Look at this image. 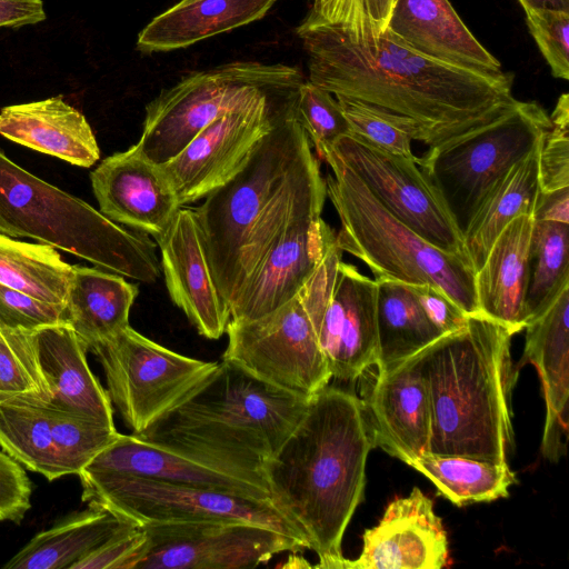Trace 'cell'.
Returning a JSON list of instances; mask_svg holds the SVG:
<instances>
[{
  "label": "cell",
  "instance_id": "cell-17",
  "mask_svg": "<svg viewBox=\"0 0 569 569\" xmlns=\"http://www.w3.org/2000/svg\"><path fill=\"white\" fill-rule=\"evenodd\" d=\"M90 180L103 216L156 240L181 208L161 167L141 156L134 146L103 159Z\"/></svg>",
  "mask_w": 569,
  "mask_h": 569
},
{
  "label": "cell",
  "instance_id": "cell-24",
  "mask_svg": "<svg viewBox=\"0 0 569 569\" xmlns=\"http://www.w3.org/2000/svg\"><path fill=\"white\" fill-rule=\"evenodd\" d=\"M83 468L127 473L217 491L271 500L268 483L226 471L172 450L119 433Z\"/></svg>",
  "mask_w": 569,
  "mask_h": 569
},
{
  "label": "cell",
  "instance_id": "cell-39",
  "mask_svg": "<svg viewBox=\"0 0 569 569\" xmlns=\"http://www.w3.org/2000/svg\"><path fill=\"white\" fill-rule=\"evenodd\" d=\"M397 0H315L306 18L332 26L351 37H379Z\"/></svg>",
  "mask_w": 569,
  "mask_h": 569
},
{
  "label": "cell",
  "instance_id": "cell-29",
  "mask_svg": "<svg viewBox=\"0 0 569 569\" xmlns=\"http://www.w3.org/2000/svg\"><path fill=\"white\" fill-rule=\"evenodd\" d=\"M138 286L118 273L72 266L64 303L66 322L88 351L112 338L129 325Z\"/></svg>",
  "mask_w": 569,
  "mask_h": 569
},
{
  "label": "cell",
  "instance_id": "cell-22",
  "mask_svg": "<svg viewBox=\"0 0 569 569\" xmlns=\"http://www.w3.org/2000/svg\"><path fill=\"white\" fill-rule=\"evenodd\" d=\"M365 406L375 447L407 465L429 452L431 413L419 352L378 372Z\"/></svg>",
  "mask_w": 569,
  "mask_h": 569
},
{
  "label": "cell",
  "instance_id": "cell-36",
  "mask_svg": "<svg viewBox=\"0 0 569 569\" xmlns=\"http://www.w3.org/2000/svg\"><path fill=\"white\" fill-rule=\"evenodd\" d=\"M569 223L535 220L529 253L526 325L569 286Z\"/></svg>",
  "mask_w": 569,
  "mask_h": 569
},
{
  "label": "cell",
  "instance_id": "cell-18",
  "mask_svg": "<svg viewBox=\"0 0 569 569\" xmlns=\"http://www.w3.org/2000/svg\"><path fill=\"white\" fill-rule=\"evenodd\" d=\"M448 537L433 502L415 487L392 500L377 526L362 536V549L346 569H440L449 563Z\"/></svg>",
  "mask_w": 569,
  "mask_h": 569
},
{
  "label": "cell",
  "instance_id": "cell-47",
  "mask_svg": "<svg viewBox=\"0 0 569 569\" xmlns=\"http://www.w3.org/2000/svg\"><path fill=\"white\" fill-rule=\"evenodd\" d=\"M410 286L428 319L443 333L461 329L469 316L443 291L431 284Z\"/></svg>",
  "mask_w": 569,
  "mask_h": 569
},
{
  "label": "cell",
  "instance_id": "cell-20",
  "mask_svg": "<svg viewBox=\"0 0 569 569\" xmlns=\"http://www.w3.org/2000/svg\"><path fill=\"white\" fill-rule=\"evenodd\" d=\"M335 242L321 216L290 222L230 307V320L256 319L289 301Z\"/></svg>",
  "mask_w": 569,
  "mask_h": 569
},
{
  "label": "cell",
  "instance_id": "cell-13",
  "mask_svg": "<svg viewBox=\"0 0 569 569\" xmlns=\"http://www.w3.org/2000/svg\"><path fill=\"white\" fill-rule=\"evenodd\" d=\"M326 148L337 154L398 220L432 246L468 258L462 234L440 193L418 166V158L388 152L350 132Z\"/></svg>",
  "mask_w": 569,
  "mask_h": 569
},
{
  "label": "cell",
  "instance_id": "cell-44",
  "mask_svg": "<svg viewBox=\"0 0 569 569\" xmlns=\"http://www.w3.org/2000/svg\"><path fill=\"white\" fill-rule=\"evenodd\" d=\"M146 542L142 527L130 526L74 563L72 569H134Z\"/></svg>",
  "mask_w": 569,
  "mask_h": 569
},
{
  "label": "cell",
  "instance_id": "cell-49",
  "mask_svg": "<svg viewBox=\"0 0 569 569\" xmlns=\"http://www.w3.org/2000/svg\"><path fill=\"white\" fill-rule=\"evenodd\" d=\"M533 219L569 223V187L551 192L539 190Z\"/></svg>",
  "mask_w": 569,
  "mask_h": 569
},
{
  "label": "cell",
  "instance_id": "cell-14",
  "mask_svg": "<svg viewBox=\"0 0 569 569\" xmlns=\"http://www.w3.org/2000/svg\"><path fill=\"white\" fill-rule=\"evenodd\" d=\"M147 535L134 569L253 568L284 551L305 549L299 540L247 522H158Z\"/></svg>",
  "mask_w": 569,
  "mask_h": 569
},
{
  "label": "cell",
  "instance_id": "cell-48",
  "mask_svg": "<svg viewBox=\"0 0 569 569\" xmlns=\"http://www.w3.org/2000/svg\"><path fill=\"white\" fill-rule=\"evenodd\" d=\"M44 19L41 0H0V29L34 24Z\"/></svg>",
  "mask_w": 569,
  "mask_h": 569
},
{
  "label": "cell",
  "instance_id": "cell-26",
  "mask_svg": "<svg viewBox=\"0 0 569 569\" xmlns=\"http://www.w3.org/2000/svg\"><path fill=\"white\" fill-rule=\"evenodd\" d=\"M533 216L511 220L493 241L475 272L480 313L515 335L526 327L525 302Z\"/></svg>",
  "mask_w": 569,
  "mask_h": 569
},
{
  "label": "cell",
  "instance_id": "cell-12",
  "mask_svg": "<svg viewBox=\"0 0 569 569\" xmlns=\"http://www.w3.org/2000/svg\"><path fill=\"white\" fill-rule=\"evenodd\" d=\"M226 332L221 359L273 387L309 398L332 377L298 295L256 319L230 320Z\"/></svg>",
  "mask_w": 569,
  "mask_h": 569
},
{
  "label": "cell",
  "instance_id": "cell-21",
  "mask_svg": "<svg viewBox=\"0 0 569 569\" xmlns=\"http://www.w3.org/2000/svg\"><path fill=\"white\" fill-rule=\"evenodd\" d=\"M377 281L342 260L318 339L331 376L356 380L377 359Z\"/></svg>",
  "mask_w": 569,
  "mask_h": 569
},
{
  "label": "cell",
  "instance_id": "cell-35",
  "mask_svg": "<svg viewBox=\"0 0 569 569\" xmlns=\"http://www.w3.org/2000/svg\"><path fill=\"white\" fill-rule=\"evenodd\" d=\"M71 274L72 266L53 247L0 233V283L64 306Z\"/></svg>",
  "mask_w": 569,
  "mask_h": 569
},
{
  "label": "cell",
  "instance_id": "cell-5",
  "mask_svg": "<svg viewBox=\"0 0 569 569\" xmlns=\"http://www.w3.org/2000/svg\"><path fill=\"white\" fill-rule=\"evenodd\" d=\"M309 398L273 387L221 359L177 407L134 436L212 467L266 481L264 463L293 431Z\"/></svg>",
  "mask_w": 569,
  "mask_h": 569
},
{
  "label": "cell",
  "instance_id": "cell-45",
  "mask_svg": "<svg viewBox=\"0 0 569 569\" xmlns=\"http://www.w3.org/2000/svg\"><path fill=\"white\" fill-rule=\"evenodd\" d=\"M31 495L24 468L0 450V521L19 523L31 508Z\"/></svg>",
  "mask_w": 569,
  "mask_h": 569
},
{
  "label": "cell",
  "instance_id": "cell-50",
  "mask_svg": "<svg viewBox=\"0 0 569 569\" xmlns=\"http://www.w3.org/2000/svg\"><path fill=\"white\" fill-rule=\"evenodd\" d=\"M525 11L539 8L569 10V0H518Z\"/></svg>",
  "mask_w": 569,
  "mask_h": 569
},
{
  "label": "cell",
  "instance_id": "cell-3",
  "mask_svg": "<svg viewBox=\"0 0 569 569\" xmlns=\"http://www.w3.org/2000/svg\"><path fill=\"white\" fill-rule=\"evenodd\" d=\"M373 447L365 402L326 386L308 399L298 425L262 468L273 505L318 555L316 568L346 569L342 538L362 500Z\"/></svg>",
  "mask_w": 569,
  "mask_h": 569
},
{
  "label": "cell",
  "instance_id": "cell-9",
  "mask_svg": "<svg viewBox=\"0 0 569 569\" xmlns=\"http://www.w3.org/2000/svg\"><path fill=\"white\" fill-rule=\"evenodd\" d=\"M550 127L539 103L515 99L493 120L417 159L462 236L495 184L541 146Z\"/></svg>",
  "mask_w": 569,
  "mask_h": 569
},
{
  "label": "cell",
  "instance_id": "cell-31",
  "mask_svg": "<svg viewBox=\"0 0 569 569\" xmlns=\"http://www.w3.org/2000/svg\"><path fill=\"white\" fill-rule=\"evenodd\" d=\"M377 359L385 372L422 351L445 336L427 317L410 286L378 278Z\"/></svg>",
  "mask_w": 569,
  "mask_h": 569
},
{
  "label": "cell",
  "instance_id": "cell-30",
  "mask_svg": "<svg viewBox=\"0 0 569 569\" xmlns=\"http://www.w3.org/2000/svg\"><path fill=\"white\" fill-rule=\"evenodd\" d=\"M130 526L133 523L108 510L88 506L36 533L2 568L72 569L74 563Z\"/></svg>",
  "mask_w": 569,
  "mask_h": 569
},
{
  "label": "cell",
  "instance_id": "cell-8",
  "mask_svg": "<svg viewBox=\"0 0 569 569\" xmlns=\"http://www.w3.org/2000/svg\"><path fill=\"white\" fill-rule=\"evenodd\" d=\"M303 81L299 69L283 63L236 61L194 72L147 104L134 147L163 164L220 116L267 94L295 91Z\"/></svg>",
  "mask_w": 569,
  "mask_h": 569
},
{
  "label": "cell",
  "instance_id": "cell-4",
  "mask_svg": "<svg viewBox=\"0 0 569 569\" xmlns=\"http://www.w3.org/2000/svg\"><path fill=\"white\" fill-rule=\"evenodd\" d=\"M507 328L469 316L419 352L430 413L429 452L505 463L512 446V371Z\"/></svg>",
  "mask_w": 569,
  "mask_h": 569
},
{
  "label": "cell",
  "instance_id": "cell-15",
  "mask_svg": "<svg viewBox=\"0 0 569 569\" xmlns=\"http://www.w3.org/2000/svg\"><path fill=\"white\" fill-rule=\"evenodd\" d=\"M272 96L220 116L179 154L159 164L181 207L204 198L243 166L256 143L273 126L277 111L272 109Z\"/></svg>",
  "mask_w": 569,
  "mask_h": 569
},
{
  "label": "cell",
  "instance_id": "cell-11",
  "mask_svg": "<svg viewBox=\"0 0 569 569\" xmlns=\"http://www.w3.org/2000/svg\"><path fill=\"white\" fill-rule=\"evenodd\" d=\"M90 351L102 366L111 405L132 435L177 407L218 365L174 352L130 326Z\"/></svg>",
  "mask_w": 569,
  "mask_h": 569
},
{
  "label": "cell",
  "instance_id": "cell-6",
  "mask_svg": "<svg viewBox=\"0 0 569 569\" xmlns=\"http://www.w3.org/2000/svg\"><path fill=\"white\" fill-rule=\"evenodd\" d=\"M0 233L27 237L141 282L160 277L156 243L41 180L0 149Z\"/></svg>",
  "mask_w": 569,
  "mask_h": 569
},
{
  "label": "cell",
  "instance_id": "cell-23",
  "mask_svg": "<svg viewBox=\"0 0 569 569\" xmlns=\"http://www.w3.org/2000/svg\"><path fill=\"white\" fill-rule=\"evenodd\" d=\"M385 32L441 63L482 73L502 72L499 60L476 39L449 0H397Z\"/></svg>",
  "mask_w": 569,
  "mask_h": 569
},
{
  "label": "cell",
  "instance_id": "cell-38",
  "mask_svg": "<svg viewBox=\"0 0 569 569\" xmlns=\"http://www.w3.org/2000/svg\"><path fill=\"white\" fill-rule=\"evenodd\" d=\"M290 109L318 154L323 148L350 132L338 99L309 80L303 81L293 93Z\"/></svg>",
  "mask_w": 569,
  "mask_h": 569
},
{
  "label": "cell",
  "instance_id": "cell-42",
  "mask_svg": "<svg viewBox=\"0 0 569 569\" xmlns=\"http://www.w3.org/2000/svg\"><path fill=\"white\" fill-rule=\"evenodd\" d=\"M526 23L555 78L569 80V10L525 11Z\"/></svg>",
  "mask_w": 569,
  "mask_h": 569
},
{
  "label": "cell",
  "instance_id": "cell-2",
  "mask_svg": "<svg viewBox=\"0 0 569 569\" xmlns=\"http://www.w3.org/2000/svg\"><path fill=\"white\" fill-rule=\"evenodd\" d=\"M292 96L237 173L194 208L213 280L229 308L289 223L321 216L325 206L326 180L291 113Z\"/></svg>",
  "mask_w": 569,
  "mask_h": 569
},
{
  "label": "cell",
  "instance_id": "cell-19",
  "mask_svg": "<svg viewBox=\"0 0 569 569\" xmlns=\"http://www.w3.org/2000/svg\"><path fill=\"white\" fill-rule=\"evenodd\" d=\"M156 241L172 302L199 335L211 340L221 338L231 319L230 308L213 280L194 209L181 207Z\"/></svg>",
  "mask_w": 569,
  "mask_h": 569
},
{
  "label": "cell",
  "instance_id": "cell-7",
  "mask_svg": "<svg viewBox=\"0 0 569 569\" xmlns=\"http://www.w3.org/2000/svg\"><path fill=\"white\" fill-rule=\"evenodd\" d=\"M319 156L332 171L325 180L327 197L340 219L336 241L342 251L362 260L375 279L431 284L468 316L481 315L468 258L432 246L398 220L330 149Z\"/></svg>",
  "mask_w": 569,
  "mask_h": 569
},
{
  "label": "cell",
  "instance_id": "cell-32",
  "mask_svg": "<svg viewBox=\"0 0 569 569\" xmlns=\"http://www.w3.org/2000/svg\"><path fill=\"white\" fill-rule=\"evenodd\" d=\"M540 147L513 164L495 184L465 231L463 246L475 272L482 266L493 241L511 220L520 214L533 216L539 194Z\"/></svg>",
  "mask_w": 569,
  "mask_h": 569
},
{
  "label": "cell",
  "instance_id": "cell-40",
  "mask_svg": "<svg viewBox=\"0 0 569 569\" xmlns=\"http://www.w3.org/2000/svg\"><path fill=\"white\" fill-rule=\"evenodd\" d=\"M551 127L539 150L538 181L541 192L569 187V94L562 93L549 116Z\"/></svg>",
  "mask_w": 569,
  "mask_h": 569
},
{
  "label": "cell",
  "instance_id": "cell-41",
  "mask_svg": "<svg viewBox=\"0 0 569 569\" xmlns=\"http://www.w3.org/2000/svg\"><path fill=\"white\" fill-rule=\"evenodd\" d=\"M348 121L350 133L388 152L416 160L412 139L387 116L357 100L337 98Z\"/></svg>",
  "mask_w": 569,
  "mask_h": 569
},
{
  "label": "cell",
  "instance_id": "cell-43",
  "mask_svg": "<svg viewBox=\"0 0 569 569\" xmlns=\"http://www.w3.org/2000/svg\"><path fill=\"white\" fill-rule=\"evenodd\" d=\"M66 322L64 306L33 298L0 283V325L8 329L33 330Z\"/></svg>",
  "mask_w": 569,
  "mask_h": 569
},
{
  "label": "cell",
  "instance_id": "cell-37",
  "mask_svg": "<svg viewBox=\"0 0 569 569\" xmlns=\"http://www.w3.org/2000/svg\"><path fill=\"white\" fill-rule=\"evenodd\" d=\"M44 406V405H43ZM53 440L68 475H78L119 435L116 427L70 411L44 406Z\"/></svg>",
  "mask_w": 569,
  "mask_h": 569
},
{
  "label": "cell",
  "instance_id": "cell-16",
  "mask_svg": "<svg viewBox=\"0 0 569 569\" xmlns=\"http://www.w3.org/2000/svg\"><path fill=\"white\" fill-rule=\"evenodd\" d=\"M3 328L41 391L40 403L114 427L107 390L88 365L87 348L67 322L33 330Z\"/></svg>",
  "mask_w": 569,
  "mask_h": 569
},
{
  "label": "cell",
  "instance_id": "cell-25",
  "mask_svg": "<svg viewBox=\"0 0 569 569\" xmlns=\"http://www.w3.org/2000/svg\"><path fill=\"white\" fill-rule=\"evenodd\" d=\"M569 286L551 305L528 322L522 362L532 363L540 376L546 399L541 450L557 461L566 453L569 396Z\"/></svg>",
  "mask_w": 569,
  "mask_h": 569
},
{
  "label": "cell",
  "instance_id": "cell-46",
  "mask_svg": "<svg viewBox=\"0 0 569 569\" xmlns=\"http://www.w3.org/2000/svg\"><path fill=\"white\" fill-rule=\"evenodd\" d=\"M21 397L41 401V391L16 350L6 329L0 326V400Z\"/></svg>",
  "mask_w": 569,
  "mask_h": 569
},
{
  "label": "cell",
  "instance_id": "cell-28",
  "mask_svg": "<svg viewBox=\"0 0 569 569\" xmlns=\"http://www.w3.org/2000/svg\"><path fill=\"white\" fill-rule=\"evenodd\" d=\"M277 0H180L138 34L143 53L187 48L201 40L260 20Z\"/></svg>",
  "mask_w": 569,
  "mask_h": 569
},
{
  "label": "cell",
  "instance_id": "cell-10",
  "mask_svg": "<svg viewBox=\"0 0 569 569\" xmlns=\"http://www.w3.org/2000/svg\"><path fill=\"white\" fill-rule=\"evenodd\" d=\"M81 499L136 526L158 522H247L292 537L301 530L272 501L207 488L82 468Z\"/></svg>",
  "mask_w": 569,
  "mask_h": 569
},
{
  "label": "cell",
  "instance_id": "cell-1",
  "mask_svg": "<svg viewBox=\"0 0 569 569\" xmlns=\"http://www.w3.org/2000/svg\"><path fill=\"white\" fill-rule=\"evenodd\" d=\"M309 81L366 103L429 148L493 120L509 108L513 73H482L426 58L388 33L351 37L305 18L297 29Z\"/></svg>",
  "mask_w": 569,
  "mask_h": 569
},
{
  "label": "cell",
  "instance_id": "cell-34",
  "mask_svg": "<svg viewBox=\"0 0 569 569\" xmlns=\"http://www.w3.org/2000/svg\"><path fill=\"white\" fill-rule=\"evenodd\" d=\"M409 466L426 476L456 506L489 502L509 495L516 476L508 462L496 463L457 455L425 453Z\"/></svg>",
  "mask_w": 569,
  "mask_h": 569
},
{
  "label": "cell",
  "instance_id": "cell-33",
  "mask_svg": "<svg viewBox=\"0 0 569 569\" xmlns=\"http://www.w3.org/2000/svg\"><path fill=\"white\" fill-rule=\"evenodd\" d=\"M0 448L24 469L53 481L68 476L47 408L21 397L0 400Z\"/></svg>",
  "mask_w": 569,
  "mask_h": 569
},
{
  "label": "cell",
  "instance_id": "cell-27",
  "mask_svg": "<svg viewBox=\"0 0 569 569\" xmlns=\"http://www.w3.org/2000/svg\"><path fill=\"white\" fill-rule=\"evenodd\" d=\"M0 134L83 168L91 167L100 157L89 122L61 96L2 108Z\"/></svg>",
  "mask_w": 569,
  "mask_h": 569
}]
</instances>
